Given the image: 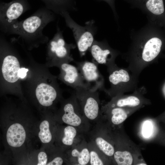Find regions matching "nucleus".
Masks as SVG:
<instances>
[{"label":"nucleus","mask_w":165,"mask_h":165,"mask_svg":"<svg viewBox=\"0 0 165 165\" xmlns=\"http://www.w3.org/2000/svg\"><path fill=\"white\" fill-rule=\"evenodd\" d=\"M130 38L125 57L135 72L156 60L165 51V30L154 24L148 22L139 30L133 31Z\"/></svg>","instance_id":"obj_1"},{"label":"nucleus","mask_w":165,"mask_h":165,"mask_svg":"<svg viewBox=\"0 0 165 165\" xmlns=\"http://www.w3.org/2000/svg\"><path fill=\"white\" fill-rule=\"evenodd\" d=\"M55 19V13L45 6L39 8L25 20H16L3 33L18 36V38L30 48L37 46L48 41L49 38L43 34V31Z\"/></svg>","instance_id":"obj_2"},{"label":"nucleus","mask_w":165,"mask_h":165,"mask_svg":"<svg viewBox=\"0 0 165 165\" xmlns=\"http://www.w3.org/2000/svg\"><path fill=\"white\" fill-rule=\"evenodd\" d=\"M75 90V94L85 117L90 120H96L100 112L98 91L83 87L77 88Z\"/></svg>","instance_id":"obj_3"},{"label":"nucleus","mask_w":165,"mask_h":165,"mask_svg":"<svg viewBox=\"0 0 165 165\" xmlns=\"http://www.w3.org/2000/svg\"><path fill=\"white\" fill-rule=\"evenodd\" d=\"M134 7L140 9L146 16L149 22L165 30L164 0H126Z\"/></svg>","instance_id":"obj_4"},{"label":"nucleus","mask_w":165,"mask_h":165,"mask_svg":"<svg viewBox=\"0 0 165 165\" xmlns=\"http://www.w3.org/2000/svg\"><path fill=\"white\" fill-rule=\"evenodd\" d=\"M28 0H13L9 3L1 1L0 30L3 32L23 14L30 9Z\"/></svg>","instance_id":"obj_5"},{"label":"nucleus","mask_w":165,"mask_h":165,"mask_svg":"<svg viewBox=\"0 0 165 165\" xmlns=\"http://www.w3.org/2000/svg\"><path fill=\"white\" fill-rule=\"evenodd\" d=\"M75 63L88 89L105 91L104 78L98 69L97 64L87 61L76 62Z\"/></svg>","instance_id":"obj_6"},{"label":"nucleus","mask_w":165,"mask_h":165,"mask_svg":"<svg viewBox=\"0 0 165 165\" xmlns=\"http://www.w3.org/2000/svg\"><path fill=\"white\" fill-rule=\"evenodd\" d=\"M63 35L62 31L57 28V32L48 44L50 55L60 65L73 60L70 56V51L75 46L73 45L67 44Z\"/></svg>","instance_id":"obj_7"},{"label":"nucleus","mask_w":165,"mask_h":165,"mask_svg":"<svg viewBox=\"0 0 165 165\" xmlns=\"http://www.w3.org/2000/svg\"><path fill=\"white\" fill-rule=\"evenodd\" d=\"M60 15L64 18L67 26L72 30L80 56H83L90 49L94 42L92 32L75 23L68 12H63Z\"/></svg>","instance_id":"obj_8"},{"label":"nucleus","mask_w":165,"mask_h":165,"mask_svg":"<svg viewBox=\"0 0 165 165\" xmlns=\"http://www.w3.org/2000/svg\"><path fill=\"white\" fill-rule=\"evenodd\" d=\"M111 87L104 91L113 97L122 95L126 90V86L132 82V77L125 69L118 67L116 65L108 70Z\"/></svg>","instance_id":"obj_9"},{"label":"nucleus","mask_w":165,"mask_h":165,"mask_svg":"<svg viewBox=\"0 0 165 165\" xmlns=\"http://www.w3.org/2000/svg\"><path fill=\"white\" fill-rule=\"evenodd\" d=\"M89 50L93 58V62L97 64L106 65L107 70L116 65L115 60L119 52L110 47L107 43L95 41Z\"/></svg>","instance_id":"obj_10"},{"label":"nucleus","mask_w":165,"mask_h":165,"mask_svg":"<svg viewBox=\"0 0 165 165\" xmlns=\"http://www.w3.org/2000/svg\"><path fill=\"white\" fill-rule=\"evenodd\" d=\"M63 110L64 113L62 119L64 122L77 130L83 126L84 120L82 117L84 116L75 94L69 101L64 104Z\"/></svg>","instance_id":"obj_11"},{"label":"nucleus","mask_w":165,"mask_h":165,"mask_svg":"<svg viewBox=\"0 0 165 165\" xmlns=\"http://www.w3.org/2000/svg\"><path fill=\"white\" fill-rule=\"evenodd\" d=\"M61 78L66 84L75 89L79 87L88 88L77 67L65 63L61 64Z\"/></svg>","instance_id":"obj_12"},{"label":"nucleus","mask_w":165,"mask_h":165,"mask_svg":"<svg viewBox=\"0 0 165 165\" xmlns=\"http://www.w3.org/2000/svg\"><path fill=\"white\" fill-rule=\"evenodd\" d=\"M20 63L17 57L13 55H6L3 58L2 68L3 76L9 82L13 83L20 78L19 71L20 69Z\"/></svg>","instance_id":"obj_13"},{"label":"nucleus","mask_w":165,"mask_h":165,"mask_svg":"<svg viewBox=\"0 0 165 165\" xmlns=\"http://www.w3.org/2000/svg\"><path fill=\"white\" fill-rule=\"evenodd\" d=\"M58 90L55 87L42 83L38 85L36 89V97L41 105L45 106H49L53 104L57 98Z\"/></svg>","instance_id":"obj_14"},{"label":"nucleus","mask_w":165,"mask_h":165,"mask_svg":"<svg viewBox=\"0 0 165 165\" xmlns=\"http://www.w3.org/2000/svg\"><path fill=\"white\" fill-rule=\"evenodd\" d=\"M26 133L23 126L18 123L13 124L8 128L6 134L7 142L10 146L19 147L24 143Z\"/></svg>","instance_id":"obj_15"},{"label":"nucleus","mask_w":165,"mask_h":165,"mask_svg":"<svg viewBox=\"0 0 165 165\" xmlns=\"http://www.w3.org/2000/svg\"><path fill=\"white\" fill-rule=\"evenodd\" d=\"M141 103L140 98L135 95L127 97H122L121 95L113 97L112 101L105 105V107H136Z\"/></svg>","instance_id":"obj_16"},{"label":"nucleus","mask_w":165,"mask_h":165,"mask_svg":"<svg viewBox=\"0 0 165 165\" xmlns=\"http://www.w3.org/2000/svg\"><path fill=\"white\" fill-rule=\"evenodd\" d=\"M45 4V7L55 13L61 14L68 12L71 7L72 0H41Z\"/></svg>","instance_id":"obj_17"},{"label":"nucleus","mask_w":165,"mask_h":165,"mask_svg":"<svg viewBox=\"0 0 165 165\" xmlns=\"http://www.w3.org/2000/svg\"><path fill=\"white\" fill-rule=\"evenodd\" d=\"M102 110L110 114L111 121L114 125H118L123 122L128 116L125 108L119 107H106L103 106Z\"/></svg>","instance_id":"obj_18"},{"label":"nucleus","mask_w":165,"mask_h":165,"mask_svg":"<svg viewBox=\"0 0 165 165\" xmlns=\"http://www.w3.org/2000/svg\"><path fill=\"white\" fill-rule=\"evenodd\" d=\"M71 154L72 156L75 158L76 165H86L89 163L90 151L89 148L87 147H75Z\"/></svg>","instance_id":"obj_19"},{"label":"nucleus","mask_w":165,"mask_h":165,"mask_svg":"<svg viewBox=\"0 0 165 165\" xmlns=\"http://www.w3.org/2000/svg\"><path fill=\"white\" fill-rule=\"evenodd\" d=\"M100 134L94 136V141L98 148L103 154L108 157L113 156L115 152L114 146Z\"/></svg>","instance_id":"obj_20"},{"label":"nucleus","mask_w":165,"mask_h":165,"mask_svg":"<svg viewBox=\"0 0 165 165\" xmlns=\"http://www.w3.org/2000/svg\"><path fill=\"white\" fill-rule=\"evenodd\" d=\"M113 156L117 165H131L133 163V156L131 153L128 151H115Z\"/></svg>","instance_id":"obj_21"},{"label":"nucleus","mask_w":165,"mask_h":165,"mask_svg":"<svg viewBox=\"0 0 165 165\" xmlns=\"http://www.w3.org/2000/svg\"><path fill=\"white\" fill-rule=\"evenodd\" d=\"M77 130L75 127L70 125L64 128V135L61 140L63 144L69 146L73 144L77 135Z\"/></svg>","instance_id":"obj_22"},{"label":"nucleus","mask_w":165,"mask_h":165,"mask_svg":"<svg viewBox=\"0 0 165 165\" xmlns=\"http://www.w3.org/2000/svg\"><path fill=\"white\" fill-rule=\"evenodd\" d=\"M39 128L38 137L41 141L44 143L50 142L52 136L50 130L48 122L46 120L42 121L40 125Z\"/></svg>","instance_id":"obj_23"},{"label":"nucleus","mask_w":165,"mask_h":165,"mask_svg":"<svg viewBox=\"0 0 165 165\" xmlns=\"http://www.w3.org/2000/svg\"><path fill=\"white\" fill-rule=\"evenodd\" d=\"M90 161L89 163L91 165H103L105 163L101 158L99 152L94 149H90Z\"/></svg>","instance_id":"obj_24"},{"label":"nucleus","mask_w":165,"mask_h":165,"mask_svg":"<svg viewBox=\"0 0 165 165\" xmlns=\"http://www.w3.org/2000/svg\"><path fill=\"white\" fill-rule=\"evenodd\" d=\"M38 163L37 165H45L47 162L46 154L43 152H40L38 155Z\"/></svg>","instance_id":"obj_25"},{"label":"nucleus","mask_w":165,"mask_h":165,"mask_svg":"<svg viewBox=\"0 0 165 165\" xmlns=\"http://www.w3.org/2000/svg\"><path fill=\"white\" fill-rule=\"evenodd\" d=\"M63 163L62 159L60 157H57L55 158L51 162L49 163L47 165H61Z\"/></svg>","instance_id":"obj_26"},{"label":"nucleus","mask_w":165,"mask_h":165,"mask_svg":"<svg viewBox=\"0 0 165 165\" xmlns=\"http://www.w3.org/2000/svg\"><path fill=\"white\" fill-rule=\"evenodd\" d=\"M28 69L25 68H22L20 69L19 71V76L20 78L23 79L26 75Z\"/></svg>","instance_id":"obj_27"},{"label":"nucleus","mask_w":165,"mask_h":165,"mask_svg":"<svg viewBox=\"0 0 165 165\" xmlns=\"http://www.w3.org/2000/svg\"><path fill=\"white\" fill-rule=\"evenodd\" d=\"M107 2L113 9L114 8V0H103Z\"/></svg>","instance_id":"obj_28"},{"label":"nucleus","mask_w":165,"mask_h":165,"mask_svg":"<svg viewBox=\"0 0 165 165\" xmlns=\"http://www.w3.org/2000/svg\"><path fill=\"white\" fill-rule=\"evenodd\" d=\"M160 119L164 122H165V112L161 115Z\"/></svg>","instance_id":"obj_29"},{"label":"nucleus","mask_w":165,"mask_h":165,"mask_svg":"<svg viewBox=\"0 0 165 165\" xmlns=\"http://www.w3.org/2000/svg\"><path fill=\"white\" fill-rule=\"evenodd\" d=\"M160 57L165 58V51L162 53Z\"/></svg>","instance_id":"obj_30"},{"label":"nucleus","mask_w":165,"mask_h":165,"mask_svg":"<svg viewBox=\"0 0 165 165\" xmlns=\"http://www.w3.org/2000/svg\"><path fill=\"white\" fill-rule=\"evenodd\" d=\"M163 142L164 143V144L165 145V139L164 141H163Z\"/></svg>","instance_id":"obj_31"}]
</instances>
